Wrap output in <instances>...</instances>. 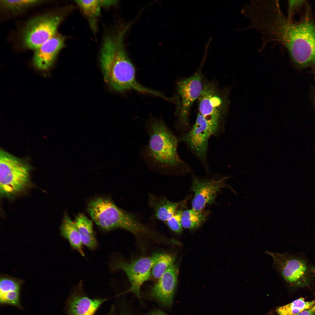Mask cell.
Masks as SVG:
<instances>
[{"mask_svg":"<svg viewBox=\"0 0 315 315\" xmlns=\"http://www.w3.org/2000/svg\"><path fill=\"white\" fill-rule=\"evenodd\" d=\"M308 7L297 21L288 20L280 8L274 7L264 14L259 27L263 44L281 43L292 62L300 69L315 64V23Z\"/></svg>","mask_w":315,"mask_h":315,"instance_id":"cell-1","label":"cell"},{"mask_svg":"<svg viewBox=\"0 0 315 315\" xmlns=\"http://www.w3.org/2000/svg\"><path fill=\"white\" fill-rule=\"evenodd\" d=\"M125 31L107 36L104 40L100 62L105 80L117 92L134 90L162 97V94L144 87L136 80L134 67L124 46Z\"/></svg>","mask_w":315,"mask_h":315,"instance_id":"cell-2","label":"cell"},{"mask_svg":"<svg viewBox=\"0 0 315 315\" xmlns=\"http://www.w3.org/2000/svg\"><path fill=\"white\" fill-rule=\"evenodd\" d=\"M145 129L149 137V142L143 148L141 155L148 166L159 171L166 172L177 169L186 165L178 153L179 139L163 121H151Z\"/></svg>","mask_w":315,"mask_h":315,"instance_id":"cell-3","label":"cell"},{"mask_svg":"<svg viewBox=\"0 0 315 315\" xmlns=\"http://www.w3.org/2000/svg\"><path fill=\"white\" fill-rule=\"evenodd\" d=\"M88 211L95 223L101 228L108 231L121 228L138 237L151 238L154 231L139 221L133 214L117 206L110 199L98 197L89 203Z\"/></svg>","mask_w":315,"mask_h":315,"instance_id":"cell-4","label":"cell"},{"mask_svg":"<svg viewBox=\"0 0 315 315\" xmlns=\"http://www.w3.org/2000/svg\"><path fill=\"white\" fill-rule=\"evenodd\" d=\"M31 169L23 160L1 149V195L11 198L23 192L29 185Z\"/></svg>","mask_w":315,"mask_h":315,"instance_id":"cell-5","label":"cell"},{"mask_svg":"<svg viewBox=\"0 0 315 315\" xmlns=\"http://www.w3.org/2000/svg\"><path fill=\"white\" fill-rule=\"evenodd\" d=\"M227 96L221 94L212 82H206L203 84L198 98L199 113L208 123L213 135H218L224 129L225 118L229 104Z\"/></svg>","mask_w":315,"mask_h":315,"instance_id":"cell-6","label":"cell"},{"mask_svg":"<svg viewBox=\"0 0 315 315\" xmlns=\"http://www.w3.org/2000/svg\"><path fill=\"white\" fill-rule=\"evenodd\" d=\"M265 253L272 256L273 268L290 285L303 286L315 279V266L309 265L303 258L287 253L268 251Z\"/></svg>","mask_w":315,"mask_h":315,"instance_id":"cell-7","label":"cell"},{"mask_svg":"<svg viewBox=\"0 0 315 315\" xmlns=\"http://www.w3.org/2000/svg\"><path fill=\"white\" fill-rule=\"evenodd\" d=\"M63 19L60 14L49 13L31 19L22 33L24 46L29 49H37L57 34L58 27Z\"/></svg>","mask_w":315,"mask_h":315,"instance_id":"cell-8","label":"cell"},{"mask_svg":"<svg viewBox=\"0 0 315 315\" xmlns=\"http://www.w3.org/2000/svg\"><path fill=\"white\" fill-rule=\"evenodd\" d=\"M161 254L155 253L150 256L142 257L130 262L123 261L114 262L112 265L113 268L124 271L129 279L131 286L127 292H132L138 298H140L141 287L150 278L152 268Z\"/></svg>","mask_w":315,"mask_h":315,"instance_id":"cell-9","label":"cell"},{"mask_svg":"<svg viewBox=\"0 0 315 315\" xmlns=\"http://www.w3.org/2000/svg\"><path fill=\"white\" fill-rule=\"evenodd\" d=\"M212 135L209 124L199 112L192 128L181 135L179 140L184 142L206 167L208 142Z\"/></svg>","mask_w":315,"mask_h":315,"instance_id":"cell-10","label":"cell"},{"mask_svg":"<svg viewBox=\"0 0 315 315\" xmlns=\"http://www.w3.org/2000/svg\"><path fill=\"white\" fill-rule=\"evenodd\" d=\"M200 73L197 72L191 76L180 80L177 89L181 99V105L179 115L181 129L189 127L188 116L190 109L195 101L199 98L202 90Z\"/></svg>","mask_w":315,"mask_h":315,"instance_id":"cell-11","label":"cell"},{"mask_svg":"<svg viewBox=\"0 0 315 315\" xmlns=\"http://www.w3.org/2000/svg\"><path fill=\"white\" fill-rule=\"evenodd\" d=\"M227 177L217 179H200L195 178L192 180L191 189L194 193L192 202V209L202 211L207 204L214 201L217 193L225 186Z\"/></svg>","mask_w":315,"mask_h":315,"instance_id":"cell-12","label":"cell"},{"mask_svg":"<svg viewBox=\"0 0 315 315\" xmlns=\"http://www.w3.org/2000/svg\"><path fill=\"white\" fill-rule=\"evenodd\" d=\"M178 268L173 264L165 271L151 288L150 296L162 306L170 307L177 285Z\"/></svg>","mask_w":315,"mask_h":315,"instance_id":"cell-13","label":"cell"},{"mask_svg":"<svg viewBox=\"0 0 315 315\" xmlns=\"http://www.w3.org/2000/svg\"><path fill=\"white\" fill-rule=\"evenodd\" d=\"M65 38L57 34L36 49L32 59L35 68L42 71L50 70L65 46Z\"/></svg>","mask_w":315,"mask_h":315,"instance_id":"cell-14","label":"cell"},{"mask_svg":"<svg viewBox=\"0 0 315 315\" xmlns=\"http://www.w3.org/2000/svg\"><path fill=\"white\" fill-rule=\"evenodd\" d=\"M107 299H91L86 296L75 295L69 301V315H94L100 306Z\"/></svg>","mask_w":315,"mask_h":315,"instance_id":"cell-15","label":"cell"},{"mask_svg":"<svg viewBox=\"0 0 315 315\" xmlns=\"http://www.w3.org/2000/svg\"><path fill=\"white\" fill-rule=\"evenodd\" d=\"M19 283L8 278L0 279V301L1 304L20 307Z\"/></svg>","mask_w":315,"mask_h":315,"instance_id":"cell-16","label":"cell"},{"mask_svg":"<svg viewBox=\"0 0 315 315\" xmlns=\"http://www.w3.org/2000/svg\"><path fill=\"white\" fill-rule=\"evenodd\" d=\"M74 222L83 244L90 249H95L97 244L93 232L92 220L84 214L80 213L76 217Z\"/></svg>","mask_w":315,"mask_h":315,"instance_id":"cell-17","label":"cell"},{"mask_svg":"<svg viewBox=\"0 0 315 315\" xmlns=\"http://www.w3.org/2000/svg\"><path fill=\"white\" fill-rule=\"evenodd\" d=\"M60 229L62 235L68 240L71 247L84 256L83 244L78 229L74 222L67 214L64 216Z\"/></svg>","mask_w":315,"mask_h":315,"instance_id":"cell-18","label":"cell"},{"mask_svg":"<svg viewBox=\"0 0 315 315\" xmlns=\"http://www.w3.org/2000/svg\"><path fill=\"white\" fill-rule=\"evenodd\" d=\"M150 204L154 210L156 218L166 222L177 211L181 203L172 202L165 198L155 200L151 198Z\"/></svg>","mask_w":315,"mask_h":315,"instance_id":"cell-19","label":"cell"},{"mask_svg":"<svg viewBox=\"0 0 315 315\" xmlns=\"http://www.w3.org/2000/svg\"><path fill=\"white\" fill-rule=\"evenodd\" d=\"M315 304V299L306 301L300 297L292 302L277 308L276 312L279 315H296L312 308Z\"/></svg>","mask_w":315,"mask_h":315,"instance_id":"cell-20","label":"cell"},{"mask_svg":"<svg viewBox=\"0 0 315 315\" xmlns=\"http://www.w3.org/2000/svg\"><path fill=\"white\" fill-rule=\"evenodd\" d=\"M206 218V214L202 211L192 209L183 211L181 223L183 228L193 230L200 227L205 221Z\"/></svg>","mask_w":315,"mask_h":315,"instance_id":"cell-21","label":"cell"},{"mask_svg":"<svg viewBox=\"0 0 315 315\" xmlns=\"http://www.w3.org/2000/svg\"><path fill=\"white\" fill-rule=\"evenodd\" d=\"M175 260V257L172 255L161 253L152 268L151 275L153 278L158 279L167 270L174 264Z\"/></svg>","mask_w":315,"mask_h":315,"instance_id":"cell-22","label":"cell"},{"mask_svg":"<svg viewBox=\"0 0 315 315\" xmlns=\"http://www.w3.org/2000/svg\"><path fill=\"white\" fill-rule=\"evenodd\" d=\"M76 2L89 19L94 20L99 15L102 0H77Z\"/></svg>","mask_w":315,"mask_h":315,"instance_id":"cell-23","label":"cell"},{"mask_svg":"<svg viewBox=\"0 0 315 315\" xmlns=\"http://www.w3.org/2000/svg\"><path fill=\"white\" fill-rule=\"evenodd\" d=\"M43 0H1V5L4 9L11 11H19L41 3Z\"/></svg>","mask_w":315,"mask_h":315,"instance_id":"cell-24","label":"cell"},{"mask_svg":"<svg viewBox=\"0 0 315 315\" xmlns=\"http://www.w3.org/2000/svg\"><path fill=\"white\" fill-rule=\"evenodd\" d=\"M183 211L178 210L175 214L166 222L167 224L172 231L180 234L183 231V227L181 224V218Z\"/></svg>","mask_w":315,"mask_h":315,"instance_id":"cell-25","label":"cell"},{"mask_svg":"<svg viewBox=\"0 0 315 315\" xmlns=\"http://www.w3.org/2000/svg\"><path fill=\"white\" fill-rule=\"evenodd\" d=\"M304 3V1H289L287 19L292 20V17L295 10Z\"/></svg>","mask_w":315,"mask_h":315,"instance_id":"cell-26","label":"cell"},{"mask_svg":"<svg viewBox=\"0 0 315 315\" xmlns=\"http://www.w3.org/2000/svg\"><path fill=\"white\" fill-rule=\"evenodd\" d=\"M315 314V304L310 309L304 311L296 315H314Z\"/></svg>","mask_w":315,"mask_h":315,"instance_id":"cell-27","label":"cell"},{"mask_svg":"<svg viewBox=\"0 0 315 315\" xmlns=\"http://www.w3.org/2000/svg\"><path fill=\"white\" fill-rule=\"evenodd\" d=\"M149 315H167L163 312L160 310H155L150 313Z\"/></svg>","mask_w":315,"mask_h":315,"instance_id":"cell-28","label":"cell"},{"mask_svg":"<svg viewBox=\"0 0 315 315\" xmlns=\"http://www.w3.org/2000/svg\"><path fill=\"white\" fill-rule=\"evenodd\" d=\"M312 71L314 74L315 75V64L313 66Z\"/></svg>","mask_w":315,"mask_h":315,"instance_id":"cell-29","label":"cell"},{"mask_svg":"<svg viewBox=\"0 0 315 315\" xmlns=\"http://www.w3.org/2000/svg\"><path fill=\"white\" fill-rule=\"evenodd\" d=\"M314 103H315V94L314 97Z\"/></svg>","mask_w":315,"mask_h":315,"instance_id":"cell-30","label":"cell"}]
</instances>
